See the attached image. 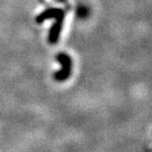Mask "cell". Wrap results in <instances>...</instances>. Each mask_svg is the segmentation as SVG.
I'll use <instances>...</instances> for the list:
<instances>
[{
    "label": "cell",
    "mask_w": 152,
    "mask_h": 152,
    "mask_svg": "<svg viewBox=\"0 0 152 152\" xmlns=\"http://www.w3.org/2000/svg\"><path fill=\"white\" fill-rule=\"evenodd\" d=\"M56 59L60 62L62 68H61V70H59L58 72H56V73L54 74V78H56V80L61 82V81L66 80V79L69 77V75H70L72 61L68 54L62 53L57 54Z\"/></svg>",
    "instance_id": "obj_1"
}]
</instances>
